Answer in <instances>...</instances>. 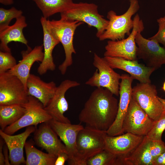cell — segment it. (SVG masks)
<instances>
[{"label":"cell","mask_w":165,"mask_h":165,"mask_svg":"<svg viewBox=\"0 0 165 165\" xmlns=\"http://www.w3.org/2000/svg\"><path fill=\"white\" fill-rule=\"evenodd\" d=\"M109 90L97 87L91 94L79 115L80 122L97 130L106 131L117 113V99Z\"/></svg>","instance_id":"cell-1"},{"label":"cell","mask_w":165,"mask_h":165,"mask_svg":"<svg viewBox=\"0 0 165 165\" xmlns=\"http://www.w3.org/2000/svg\"><path fill=\"white\" fill-rule=\"evenodd\" d=\"M83 23L61 17L58 20H48V26L52 35L62 44L64 49L65 60L58 67L62 75L65 74L68 68L73 64L72 55L76 53L73 44L74 36L77 28Z\"/></svg>","instance_id":"cell-2"},{"label":"cell","mask_w":165,"mask_h":165,"mask_svg":"<svg viewBox=\"0 0 165 165\" xmlns=\"http://www.w3.org/2000/svg\"><path fill=\"white\" fill-rule=\"evenodd\" d=\"M130 5L127 10L123 14L118 15L114 11H109L107 17L108 24L104 33L99 37L100 41L109 39L116 41L128 36L134 26L133 15L138 11L140 6L138 0H129Z\"/></svg>","instance_id":"cell-3"},{"label":"cell","mask_w":165,"mask_h":165,"mask_svg":"<svg viewBox=\"0 0 165 165\" xmlns=\"http://www.w3.org/2000/svg\"><path fill=\"white\" fill-rule=\"evenodd\" d=\"M61 17L74 20H78L95 28L96 36L98 38L104 33L109 21L98 12V6L94 3L79 2L74 3L68 9L61 13Z\"/></svg>","instance_id":"cell-4"},{"label":"cell","mask_w":165,"mask_h":165,"mask_svg":"<svg viewBox=\"0 0 165 165\" xmlns=\"http://www.w3.org/2000/svg\"><path fill=\"white\" fill-rule=\"evenodd\" d=\"M134 26L130 34L126 38L121 40L107 42L105 47L104 57H117L131 61H138L137 56V46L135 42L137 33L142 32L145 27L142 20L138 14L133 19Z\"/></svg>","instance_id":"cell-5"},{"label":"cell","mask_w":165,"mask_h":165,"mask_svg":"<svg viewBox=\"0 0 165 165\" xmlns=\"http://www.w3.org/2000/svg\"><path fill=\"white\" fill-rule=\"evenodd\" d=\"M106 131L87 126L79 132L76 139L77 153L82 165H86L87 159L105 148Z\"/></svg>","instance_id":"cell-6"},{"label":"cell","mask_w":165,"mask_h":165,"mask_svg":"<svg viewBox=\"0 0 165 165\" xmlns=\"http://www.w3.org/2000/svg\"><path fill=\"white\" fill-rule=\"evenodd\" d=\"M93 64L97 69L85 84L93 87L106 88L118 96L121 75L114 70L104 57H100L95 53Z\"/></svg>","instance_id":"cell-7"},{"label":"cell","mask_w":165,"mask_h":165,"mask_svg":"<svg viewBox=\"0 0 165 165\" xmlns=\"http://www.w3.org/2000/svg\"><path fill=\"white\" fill-rule=\"evenodd\" d=\"M22 105L25 109L24 114L17 121L5 129L3 131L6 133L12 135L22 128L31 126L36 127L39 124L52 119L42 104L33 96L29 95L27 101Z\"/></svg>","instance_id":"cell-8"},{"label":"cell","mask_w":165,"mask_h":165,"mask_svg":"<svg viewBox=\"0 0 165 165\" xmlns=\"http://www.w3.org/2000/svg\"><path fill=\"white\" fill-rule=\"evenodd\" d=\"M28 96L27 89L16 76L8 71L0 74V105H22Z\"/></svg>","instance_id":"cell-9"},{"label":"cell","mask_w":165,"mask_h":165,"mask_svg":"<svg viewBox=\"0 0 165 165\" xmlns=\"http://www.w3.org/2000/svg\"><path fill=\"white\" fill-rule=\"evenodd\" d=\"M156 86L151 83H138L132 88V97L149 116L155 121L164 112Z\"/></svg>","instance_id":"cell-10"},{"label":"cell","mask_w":165,"mask_h":165,"mask_svg":"<svg viewBox=\"0 0 165 165\" xmlns=\"http://www.w3.org/2000/svg\"><path fill=\"white\" fill-rule=\"evenodd\" d=\"M154 122L132 97L123 122L124 133L129 132L136 135L146 136L151 130Z\"/></svg>","instance_id":"cell-11"},{"label":"cell","mask_w":165,"mask_h":165,"mask_svg":"<svg viewBox=\"0 0 165 165\" xmlns=\"http://www.w3.org/2000/svg\"><path fill=\"white\" fill-rule=\"evenodd\" d=\"M50 125L64 143L69 158V165H82L77 153L76 139L79 132L84 127L80 124H72L59 122L53 119Z\"/></svg>","instance_id":"cell-12"},{"label":"cell","mask_w":165,"mask_h":165,"mask_svg":"<svg viewBox=\"0 0 165 165\" xmlns=\"http://www.w3.org/2000/svg\"><path fill=\"white\" fill-rule=\"evenodd\" d=\"M141 32H138L135 38L137 58L142 59L146 66L156 70L165 64V48L157 42L144 37Z\"/></svg>","instance_id":"cell-13"},{"label":"cell","mask_w":165,"mask_h":165,"mask_svg":"<svg viewBox=\"0 0 165 165\" xmlns=\"http://www.w3.org/2000/svg\"><path fill=\"white\" fill-rule=\"evenodd\" d=\"M133 80L128 74H123L121 75L119 85L120 98L117 113L113 123L106 131L108 136H114L124 134L123 122L132 97V84Z\"/></svg>","instance_id":"cell-14"},{"label":"cell","mask_w":165,"mask_h":165,"mask_svg":"<svg viewBox=\"0 0 165 165\" xmlns=\"http://www.w3.org/2000/svg\"><path fill=\"white\" fill-rule=\"evenodd\" d=\"M77 81L66 79L57 87L55 93L47 105L44 107L47 112L56 121L66 123H71L68 118L64 115L68 109V104L65 94L69 89L79 86Z\"/></svg>","instance_id":"cell-15"},{"label":"cell","mask_w":165,"mask_h":165,"mask_svg":"<svg viewBox=\"0 0 165 165\" xmlns=\"http://www.w3.org/2000/svg\"><path fill=\"white\" fill-rule=\"evenodd\" d=\"M104 58L113 69H119L129 73L134 79L140 83H151L150 77L156 70L153 68L139 63L137 61L109 57Z\"/></svg>","instance_id":"cell-16"},{"label":"cell","mask_w":165,"mask_h":165,"mask_svg":"<svg viewBox=\"0 0 165 165\" xmlns=\"http://www.w3.org/2000/svg\"><path fill=\"white\" fill-rule=\"evenodd\" d=\"M36 128L34 126H29L26 127L24 132L14 135L7 134L0 130V135L9 149L11 165L25 164L26 160L24 156V148L27 138L31 134L35 131Z\"/></svg>","instance_id":"cell-17"},{"label":"cell","mask_w":165,"mask_h":165,"mask_svg":"<svg viewBox=\"0 0 165 165\" xmlns=\"http://www.w3.org/2000/svg\"><path fill=\"white\" fill-rule=\"evenodd\" d=\"M48 122L42 123L34 132L35 143L45 150L47 153L56 156L61 153L66 152L65 147Z\"/></svg>","instance_id":"cell-18"},{"label":"cell","mask_w":165,"mask_h":165,"mask_svg":"<svg viewBox=\"0 0 165 165\" xmlns=\"http://www.w3.org/2000/svg\"><path fill=\"white\" fill-rule=\"evenodd\" d=\"M144 136L127 132L111 136L108 135L105 139V148L120 157L126 156L134 150L141 142Z\"/></svg>","instance_id":"cell-19"},{"label":"cell","mask_w":165,"mask_h":165,"mask_svg":"<svg viewBox=\"0 0 165 165\" xmlns=\"http://www.w3.org/2000/svg\"><path fill=\"white\" fill-rule=\"evenodd\" d=\"M27 46L26 50L21 52L22 59L13 68L8 71L18 78L27 89V81L30 74L31 66L35 62H41L44 56L43 45L36 46L33 49L28 46Z\"/></svg>","instance_id":"cell-20"},{"label":"cell","mask_w":165,"mask_h":165,"mask_svg":"<svg viewBox=\"0 0 165 165\" xmlns=\"http://www.w3.org/2000/svg\"><path fill=\"white\" fill-rule=\"evenodd\" d=\"M43 31V46L44 56L42 61L37 68L40 75L45 74L48 71H53L56 69L52 53L54 47L60 42L52 35L48 24V20L43 16L40 19Z\"/></svg>","instance_id":"cell-21"},{"label":"cell","mask_w":165,"mask_h":165,"mask_svg":"<svg viewBox=\"0 0 165 165\" xmlns=\"http://www.w3.org/2000/svg\"><path fill=\"white\" fill-rule=\"evenodd\" d=\"M26 87L28 95L37 99L45 107L53 97L57 86L53 81L45 82L38 76L30 73L27 80Z\"/></svg>","instance_id":"cell-22"},{"label":"cell","mask_w":165,"mask_h":165,"mask_svg":"<svg viewBox=\"0 0 165 165\" xmlns=\"http://www.w3.org/2000/svg\"><path fill=\"white\" fill-rule=\"evenodd\" d=\"M27 26L25 17L22 15L16 19L15 23L0 31V51L11 52L8 44L12 42H18L28 46L23 29Z\"/></svg>","instance_id":"cell-23"},{"label":"cell","mask_w":165,"mask_h":165,"mask_svg":"<svg viewBox=\"0 0 165 165\" xmlns=\"http://www.w3.org/2000/svg\"><path fill=\"white\" fill-rule=\"evenodd\" d=\"M151 139L145 136L139 145L131 152L124 157L117 156L116 165H152L150 151Z\"/></svg>","instance_id":"cell-24"},{"label":"cell","mask_w":165,"mask_h":165,"mask_svg":"<svg viewBox=\"0 0 165 165\" xmlns=\"http://www.w3.org/2000/svg\"><path fill=\"white\" fill-rule=\"evenodd\" d=\"M24 148L26 165H55L57 156L38 150L35 147L31 140L26 141Z\"/></svg>","instance_id":"cell-25"},{"label":"cell","mask_w":165,"mask_h":165,"mask_svg":"<svg viewBox=\"0 0 165 165\" xmlns=\"http://www.w3.org/2000/svg\"><path fill=\"white\" fill-rule=\"evenodd\" d=\"M41 11L43 16L47 18L57 13L69 9L74 3L73 0H32Z\"/></svg>","instance_id":"cell-26"},{"label":"cell","mask_w":165,"mask_h":165,"mask_svg":"<svg viewBox=\"0 0 165 165\" xmlns=\"http://www.w3.org/2000/svg\"><path fill=\"white\" fill-rule=\"evenodd\" d=\"M25 108L18 104L0 105V126L3 131L18 120L24 114Z\"/></svg>","instance_id":"cell-27"},{"label":"cell","mask_w":165,"mask_h":165,"mask_svg":"<svg viewBox=\"0 0 165 165\" xmlns=\"http://www.w3.org/2000/svg\"><path fill=\"white\" fill-rule=\"evenodd\" d=\"M117 155L105 149L87 159L86 165H116Z\"/></svg>","instance_id":"cell-28"},{"label":"cell","mask_w":165,"mask_h":165,"mask_svg":"<svg viewBox=\"0 0 165 165\" xmlns=\"http://www.w3.org/2000/svg\"><path fill=\"white\" fill-rule=\"evenodd\" d=\"M21 10H18L13 7L8 9L0 8V31L9 26V24L14 18L16 19L22 15Z\"/></svg>","instance_id":"cell-29"},{"label":"cell","mask_w":165,"mask_h":165,"mask_svg":"<svg viewBox=\"0 0 165 165\" xmlns=\"http://www.w3.org/2000/svg\"><path fill=\"white\" fill-rule=\"evenodd\" d=\"M165 130V112L155 121L154 124L147 136L152 140H161L162 134Z\"/></svg>","instance_id":"cell-30"},{"label":"cell","mask_w":165,"mask_h":165,"mask_svg":"<svg viewBox=\"0 0 165 165\" xmlns=\"http://www.w3.org/2000/svg\"><path fill=\"white\" fill-rule=\"evenodd\" d=\"M17 64L11 52L0 51V74L12 69Z\"/></svg>","instance_id":"cell-31"},{"label":"cell","mask_w":165,"mask_h":165,"mask_svg":"<svg viewBox=\"0 0 165 165\" xmlns=\"http://www.w3.org/2000/svg\"><path fill=\"white\" fill-rule=\"evenodd\" d=\"M157 22L159 26L158 32L148 39L162 44L165 48V16L157 19Z\"/></svg>","instance_id":"cell-32"},{"label":"cell","mask_w":165,"mask_h":165,"mask_svg":"<svg viewBox=\"0 0 165 165\" xmlns=\"http://www.w3.org/2000/svg\"><path fill=\"white\" fill-rule=\"evenodd\" d=\"M165 151V144L161 140H152L150 143V151L153 159L156 158Z\"/></svg>","instance_id":"cell-33"},{"label":"cell","mask_w":165,"mask_h":165,"mask_svg":"<svg viewBox=\"0 0 165 165\" xmlns=\"http://www.w3.org/2000/svg\"><path fill=\"white\" fill-rule=\"evenodd\" d=\"M68 156L66 152L61 153L57 156L55 165H64L65 162L68 161Z\"/></svg>","instance_id":"cell-34"},{"label":"cell","mask_w":165,"mask_h":165,"mask_svg":"<svg viewBox=\"0 0 165 165\" xmlns=\"http://www.w3.org/2000/svg\"><path fill=\"white\" fill-rule=\"evenodd\" d=\"M152 165H165V151L154 159Z\"/></svg>","instance_id":"cell-35"},{"label":"cell","mask_w":165,"mask_h":165,"mask_svg":"<svg viewBox=\"0 0 165 165\" xmlns=\"http://www.w3.org/2000/svg\"><path fill=\"white\" fill-rule=\"evenodd\" d=\"M5 143L3 138L1 137L0 139V165H5V159L3 153V147Z\"/></svg>","instance_id":"cell-36"},{"label":"cell","mask_w":165,"mask_h":165,"mask_svg":"<svg viewBox=\"0 0 165 165\" xmlns=\"http://www.w3.org/2000/svg\"><path fill=\"white\" fill-rule=\"evenodd\" d=\"M3 153L5 159V165H11L9 158V153L8 148L6 145L3 147Z\"/></svg>","instance_id":"cell-37"},{"label":"cell","mask_w":165,"mask_h":165,"mask_svg":"<svg viewBox=\"0 0 165 165\" xmlns=\"http://www.w3.org/2000/svg\"><path fill=\"white\" fill-rule=\"evenodd\" d=\"M0 2L5 5H10L13 3V0H0Z\"/></svg>","instance_id":"cell-38"},{"label":"cell","mask_w":165,"mask_h":165,"mask_svg":"<svg viewBox=\"0 0 165 165\" xmlns=\"http://www.w3.org/2000/svg\"><path fill=\"white\" fill-rule=\"evenodd\" d=\"M158 98L162 104L163 111L165 112V99L160 97H159Z\"/></svg>","instance_id":"cell-39"},{"label":"cell","mask_w":165,"mask_h":165,"mask_svg":"<svg viewBox=\"0 0 165 165\" xmlns=\"http://www.w3.org/2000/svg\"><path fill=\"white\" fill-rule=\"evenodd\" d=\"M163 90L165 92V81L164 82L162 87Z\"/></svg>","instance_id":"cell-40"}]
</instances>
